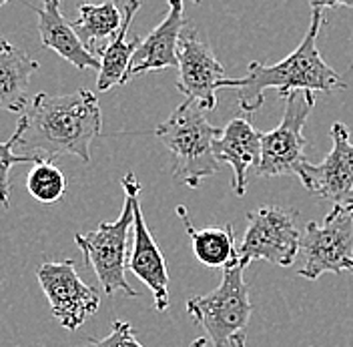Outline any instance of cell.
<instances>
[{
    "mask_svg": "<svg viewBox=\"0 0 353 347\" xmlns=\"http://www.w3.org/2000/svg\"><path fill=\"white\" fill-rule=\"evenodd\" d=\"M103 112L99 97L87 90L48 97L39 92L19 119V151L34 163L54 161L63 155H74L90 161V145L101 135Z\"/></svg>",
    "mask_w": 353,
    "mask_h": 347,
    "instance_id": "obj_1",
    "label": "cell"
},
{
    "mask_svg": "<svg viewBox=\"0 0 353 347\" xmlns=\"http://www.w3.org/2000/svg\"><path fill=\"white\" fill-rule=\"evenodd\" d=\"M325 21V10L313 0L311 2V22L303 41L277 65L249 63L247 77L227 79L223 88H237V99L243 112H257L263 107L265 90L275 88L279 97L285 99L291 92H335L345 90L341 75H337L319 54L317 34Z\"/></svg>",
    "mask_w": 353,
    "mask_h": 347,
    "instance_id": "obj_2",
    "label": "cell"
},
{
    "mask_svg": "<svg viewBox=\"0 0 353 347\" xmlns=\"http://www.w3.org/2000/svg\"><path fill=\"white\" fill-rule=\"evenodd\" d=\"M125 191L123 211L117 221H101L97 229L90 233H74V243L83 253L85 265H88L101 289L107 295H114L117 291L127 297H139V293L127 281V263H129V231L132 229V205L134 199L141 195V183L132 171L121 181Z\"/></svg>",
    "mask_w": 353,
    "mask_h": 347,
    "instance_id": "obj_3",
    "label": "cell"
},
{
    "mask_svg": "<svg viewBox=\"0 0 353 347\" xmlns=\"http://www.w3.org/2000/svg\"><path fill=\"white\" fill-rule=\"evenodd\" d=\"M221 129L213 127L207 112L193 101H185L171 117L161 123L154 135L171 151L175 167L173 177L191 189H197L203 179L219 171L213 145Z\"/></svg>",
    "mask_w": 353,
    "mask_h": 347,
    "instance_id": "obj_4",
    "label": "cell"
},
{
    "mask_svg": "<svg viewBox=\"0 0 353 347\" xmlns=\"http://www.w3.org/2000/svg\"><path fill=\"white\" fill-rule=\"evenodd\" d=\"M243 271L245 267L241 263L223 269V279L217 289L187 301V313L207 331L213 347H227L233 337L245 335L247 331L253 304L249 299V285L245 283Z\"/></svg>",
    "mask_w": 353,
    "mask_h": 347,
    "instance_id": "obj_5",
    "label": "cell"
},
{
    "mask_svg": "<svg viewBox=\"0 0 353 347\" xmlns=\"http://www.w3.org/2000/svg\"><path fill=\"white\" fill-rule=\"evenodd\" d=\"M299 275L315 281L323 273L353 275V201L337 203L323 223L309 221L301 233Z\"/></svg>",
    "mask_w": 353,
    "mask_h": 347,
    "instance_id": "obj_6",
    "label": "cell"
},
{
    "mask_svg": "<svg viewBox=\"0 0 353 347\" xmlns=\"http://www.w3.org/2000/svg\"><path fill=\"white\" fill-rule=\"evenodd\" d=\"M297 219V211L279 205H263L257 211H249V225L237 247L239 263L243 267L251 261H267L279 267L293 265L301 247Z\"/></svg>",
    "mask_w": 353,
    "mask_h": 347,
    "instance_id": "obj_7",
    "label": "cell"
},
{
    "mask_svg": "<svg viewBox=\"0 0 353 347\" xmlns=\"http://www.w3.org/2000/svg\"><path fill=\"white\" fill-rule=\"evenodd\" d=\"M315 107L313 92H291L285 97V112L273 130L261 132V161L255 169L257 177L297 175L307 163V139L303 127Z\"/></svg>",
    "mask_w": 353,
    "mask_h": 347,
    "instance_id": "obj_8",
    "label": "cell"
},
{
    "mask_svg": "<svg viewBox=\"0 0 353 347\" xmlns=\"http://www.w3.org/2000/svg\"><path fill=\"white\" fill-rule=\"evenodd\" d=\"M179 81L176 88L193 101L205 112H211L217 107V92L225 87V66L215 57L211 44L207 43L193 24H185L179 48Z\"/></svg>",
    "mask_w": 353,
    "mask_h": 347,
    "instance_id": "obj_9",
    "label": "cell"
},
{
    "mask_svg": "<svg viewBox=\"0 0 353 347\" xmlns=\"http://www.w3.org/2000/svg\"><path fill=\"white\" fill-rule=\"evenodd\" d=\"M50 311L61 326L74 331L101 307V295L81 279L72 259L44 261L37 271Z\"/></svg>",
    "mask_w": 353,
    "mask_h": 347,
    "instance_id": "obj_10",
    "label": "cell"
},
{
    "mask_svg": "<svg viewBox=\"0 0 353 347\" xmlns=\"http://www.w3.org/2000/svg\"><path fill=\"white\" fill-rule=\"evenodd\" d=\"M331 151L317 165L305 163L297 177L309 195L347 203L353 197V143L343 123L331 125Z\"/></svg>",
    "mask_w": 353,
    "mask_h": 347,
    "instance_id": "obj_11",
    "label": "cell"
},
{
    "mask_svg": "<svg viewBox=\"0 0 353 347\" xmlns=\"http://www.w3.org/2000/svg\"><path fill=\"white\" fill-rule=\"evenodd\" d=\"M127 269L139 277L153 293L157 311H167L169 307V271L163 251L151 235L141 209V195L132 205V251Z\"/></svg>",
    "mask_w": 353,
    "mask_h": 347,
    "instance_id": "obj_12",
    "label": "cell"
},
{
    "mask_svg": "<svg viewBox=\"0 0 353 347\" xmlns=\"http://www.w3.org/2000/svg\"><path fill=\"white\" fill-rule=\"evenodd\" d=\"M213 152L217 163H227L233 169V191L243 197L247 193L249 169H257L261 161V132L247 119L237 117L229 121L215 139Z\"/></svg>",
    "mask_w": 353,
    "mask_h": 347,
    "instance_id": "obj_13",
    "label": "cell"
},
{
    "mask_svg": "<svg viewBox=\"0 0 353 347\" xmlns=\"http://www.w3.org/2000/svg\"><path fill=\"white\" fill-rule=\"evenodd\" d=\"M183 10H185V6L181 0L169 2L167 17L147 34L145 41H141V46L137 48V52L132 57L131 81L134 77H141L145 72L179 66L176 48H179L181 32L187 24Z\"/></svg>",
    "mask_w": 353,
    "mask_h": 347,
    "instance_id": "obj_14",
    "label": "cell"
},
{
    "mask_svg": "<svg viewBox=\"0 0 353 347\" xmlns=\"http://www.w3.org/2000/svg\"><path fill=\"white\" fill-rule=\"evenodd\" d=\"M28 6L39 17V32H41L43 46L54 50L59 57H63L79 70L101 68L99 57L88 52L85 44L77 37L72 22H68L63 17L59 0H46L43 6H34V4H28Z\"/></svg>",
    "mask_w": 353,
    "mask_h": 347,
    "instance_id": "obj_15",
    "label": "cell"
},
{
    "mask_svg": "<svg viewBox=\"0 0 353 347\" xmlns=\"http://www.w3.org/2000/svg\"><path fill=\"white\" fill-rule=\"evenodd\" d=\"M143 8V2L139 0H127L123 2V24L117 32V37L109 44L103 46L99 52V77H97V88L99 92H107L112 87H121L131 83V63L137 48L141 46V39L132 37L129 39L132 19Z\"/></svg>",
    "mask_w": 353,
    "mask_h": 347,
    "instance_id": "obj_16",
    "label": "cell"
},
{
    "mask_svg": "<svg viewBox=\"0 0 353 347\" xmlns=\"http://www.w3.org/2000/svg\"><path fill=\"white\" fill-rule=\"evenodd\" d=\"M41 65L30 59L22 48L0 39V110L24 112L28 99L30 77Z\"/></svg>",
    "mask_w": 353,
    "mask_h": 347,
    "instance_id": "obj_17",
    "label": "cell"
},
{
    "mask_svg": "<svg viewBox=\"0 0 353 347\" xmlns=\"http://www.w3.org/2000/svg\"><path fill=\"white\" fill-rule=\"evenodd\" d=\"M176 215L183 221L187 235L191 237L193 253H195L197 261H201L207 267H219V269H227V267L239 263L237 245H235V231L231 225L197 229L189 217L185 205L176 207Z\"/></svg>",
    "mask_w": 353,
    "mask_h": 347,
    "instance_id": "obj_18",
    "label": "cell"
},
{
    "mask_svg": "<svg viewBox=\"0 0 353 347\" xmlns=\"http://www.w3.org/2000/svg\"><path fill=\"white\" fill-rule=\"evenodd\" d=\"M123 24V12L114 2L103 4H81L79 6V19L72 22V28L81 43L85 44L88 52L97 57L103 50V41L114 39L119 28Z\"/></svg>",
    "mask_w": 353,
    "mask_h": 347,
    "instance_id": "obj_19",
    "label": "cell"
},
{
    "mask_svg": "<svg viewBox=\"0 0 353 347\" xmlns=\"http://www.w3.org/2000/svg\"><path fill=\"white\" fill-rule=\"evenodd\" d=\"M68 181L65 173L50 161H39L32 165L30 173L26 177L28 193L44 205H52L61 201L66 193Z\"/></svg>",
    "mask_w": 353,
    "mask_h": 347,
    "instance_id": "obj_20",
    "label": "cell"
},
{
    "mask_svg": "<svg viewBox=\"0 0 353 347\" xmlns=\"http://www.w3.org/2000/svg\"><path fill=\"white\" fill-rule=\"evenodd\" d=\"M19 143V132L14 130V135L6 141L0 143V205L4 209L10 207V169L19 163H32L37 165L32 159L21 157L14 152V145Z\"/></svg>",
    "mask_w": 353,
    "mask_h": 347,
    "instance_id": "obj_21",
    "label": "cell"
},
{
    "mask_svg": "<svg viewBox=\"0 0 353 347\" xmlns=\"http://www.w3.org/2000/svg\"><path fill=\"white\" fill-rule=\"evenodd\" d=\"M81 347H145L134 337V329L131 324L117 319L110 326V333L107 337H88L87 344Z\"/></svg>",
    "mask_w": 353,
    "mask_h": 347,
    "instance_id": "obj_22",
    "label": "cell"
},
{
    "mask_svg": "<svg viewBox=\"0 0 353 347\" xmlns=\"http://www.w3.org/2000/svg\"><path fill=\"white\" fill-rule=\"evenodd\" d=\"M317 2V0H315ZM323 10L327 8H353V2H317Z\"/></svg>",
    "mask_w": 353,
    "mask_h": 347,
    "instance_id": "obj_23",
    "label": "cell"
},
{
    "mask_svg": "<svg viewBox=\"0 0 353 347\" xmlns=\"http://www.w3.org/2000/svg\"><path fill=\"white\" fill-rule=\"evenodd\" d=\"M227 347H245V335H237V337H233Z\"/></svg>",
    "mask_w": 353,
    "mask_h": 347,
    "instance_id": "obj_24",
    "label": "cell"
},
{
    "mask_svg": "<svg viewBox=\"0 0 353 347\" xmlns=\"http://www.w3.org/2000/svg\"><path fill=\"white\" fill-rule=\"evenodd\" d=\"M189 347H207V339H205V337H199V339H195Z\"/></svg>",
    "mask_w": 353,
    "mask_h": 347,
    "instance_id": "obj_25",
    "label": "cell"
},
{
    "mask_svg": "<svg viewBox=\"0 0 353 347\" xmlns=\"http://www.w3.org/2000/svg\"><path fill=\"white\" fill-rule=\"evenodd\" d=\"M4 4H6V2H4V0H0V6H4Z\"/></svg>",
    "mask_w": 353,
    "mask_h": 347,
    "instance_id": "obj_26",
    "label": "cell"
},
{
    "mask_svg": "<svg viewBox=\"0 0 353 347\" xmlns=\"http://www.w3.org/2000/svg\"><path fill=\"white\" fill-rule=\"evenodd\" d=\"M352 201H353V197H352Z\"/></svg>",
    "mask_w": 353,
    "mask_h": 347,
    "instance_id": "obj_27",
    "label": "cell"
}]
</instances>
